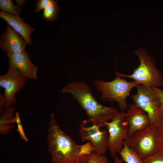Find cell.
I'll return each instance as SVG.
<instances>
[{
    "label": "cell",
    "mask_w": 163,
    "mask_h": 163,
    "mask_svg": "<svg viewBox=\"0 0 163 163\" xmlns=\"http://www.w3.org/2000/svg\"><path fill=\"white\" fill-rule=\"evenodd\" d=\"M135 53L139 57L140 65L130 75L115 71L117 75L132 78L139 84L152 88L163 86V76L155 66L154 60L145 50H137Z\"/></svg>",
    "instance_id": "277c9868"
},
{
    "label": "cell",
    "mask_w": 163,
    "mask_h": 163,
    "mask_svg": "<svg viewBox=\"0 0 163 163\" xmlns=\"http://www.w3.org/2000/svg\"><path fill=\"white\" fill-rule=\"evenodd\" d=\"M22 8V7L14 5L11 0H0V9L2 11L13 15H19Z\"/></svg>",
    "instance_id": "e0dca14e"
},
{
    "label": "cell",
    "mask_w": 163,
    "mask_h": 163,
    "mask_svg": "<svg viewBox=\"0 0 163 163\" xmlns=\"http://www.w3.org/2000/svg\"><path fill=\"white\" fill-rule=\"evenodd\" d=\"M15 123H16L17 124V131L19 133L21 137L26 142H28V140L24 131L18 112L16 113L15 116Z\"/></svg>",
    "instance_id": "ffe728a7"
},
{
    "label": "cell",
    "mask_w": 163,
    "mask_h": 163,
    "mask_svg": "<svg viewBox=\"0 0 163 163\" xmlns=\"http://www.w3.org/2000/svg\"><path fill=\"white\" fill-rule=\"evenodd\" d=\"M114 163H123V161L121 158H119L118 157L116 156L114 158Z\"/></svg>",
    "instance_id": "484cf974"
},
{
    "label": "cell",
    "mask_w": 163,
    "mask_h": 163,
    "mask_svg": "<svg viewBox=\"0 0 163 163\" xmlns=\"http://www.w3.org/2000/svg\"><path fill=\"white\" fill-rule=\"evenodd\" d=\"M27 79L19 70L10 67L5 74L0 76V87L5 89L3 95L6 101L5 108L11 106L16 103L15 94L21 91Z\"/></svg>",
    "instance_id": "9c48e42d"
},
{
    "label": "cell",
    "mask_w": 163,
    "mask_h": 163,
    "mask_svg": "<svg viewBox=\"0 0 163 163\" xmlns=\"http://www.w3.org/2000/svg\"><path fill=\"white\" fill-rule=\"evenodd\" d=\"M123 142L134 149L142 159L148 157L160 150L159 126L151 124Z\"/></svg>",
    "instance_id": "5b68a950"
},
{
    "label": "cell",
    "mask_w": 163,
    "mask_h": 163,
    "mask_svg": "<svg viewBox=\"0 0 163 163\" xmlns=\"http://www.w3.org/2000/svg\"><path fill=\"white\" fill-rule=\"evenodd\" d=\"M125 116V112L119 111L110 122L104 123L108 134V149L113 158L122 150L124 141L128 137Z\"/></svg>",
    "instance_id": "52a82bcc"
},
{
    "label": "cell",
    "mask_w": 163,
    "mask_h": 163,
    "mask_svg": "<svg viewBox=\"0 0 163 163\" xmlns=\"http://www.w3.org/2000/svg\"><path fill=\"white\" fill-rule=\"evenodd\" d=\"M155 92L158 98L160 103V112L162 117H163V91L157 87L152 88Z\"/></svg>",
    "instance_id": "7402d4cb"
},
{
    "label": "cell",
    "mask_w": 163,
    "mask_h": 163,
    "mask_svg": "<svg viewBox=\"0 0 163 163\" xmlns=\"http://www.w3.org/2000/svg\"><path fill=\"white\" fill-rule=\"evenodd\" d=\"M125 119L128 137L143 130L152 124L147 113L135 103L130 105L127 110Z\"/></svg>",
    "instance_id": "30bf717a"
},
{
    "label": "cell",
    "mask_w": 163,
    "mask_h": 163,
    "mask_svg": "<svg viewBox=\"0 0 163 163\" xmlns=\"http://www.w3.org/2000/svg\"><path fill=\"white\" fill-rule=\"evenodd\" d=\"M52 0H37L35 3L36 12L38 13L42 10H44L50 3Z\"/></svg>",
    "instance_id": "44dd1931"
},
{
    "label": "cell",
    "mask_w": 163,
    "mask_h": 163,
    "mask_svg": "<svg viewBox=\"0 0 163 163\" xmlns=\"http://www.w3.org/2000/svg\"><path fill=\"white\" fill-rule=\"evenodd\" d=\"M50 116L47 143L51 156V163H88L94 150L91 143L76 144L60 128L54 114L52 113Z\"/></svg>",
    "instance_id": "6da1fadb"
},
{
    "label": "cell",
    "mask_w": 163,
    "mask_h": 163,
    "mask_svg": "<svg viewBox=\"0 0 163 163\" xmlns=\"http://www.w3.org/2000/svg\"><path fill=\"white\" fill-rule=\"evenodd\" d=\"M136 94L131 96L134 103L142 109L149 117L151 124L159 126L162 116L159 100L152 88L138 84Z\"/></svg>",
    "instance_id": "8992f818"
},
{
    "label": "cell",
    "mask_w": 163,
    "mask_h": 163,
    "mask_svg": "<svg viewBox=\"0 0 163 163\" xmlns=\"http://www.w3.org/2000/svg\"><path fill=\"white\" fill-rule=\"evenodd\" d=\"M15 108L11 106L3 110L0 114V133L5 135L9 133L15 123V116L14 115Z\"/></svg>",
    "instance_id": "5bb4252c"
},
{
    "label": "cell",
    "mask_w": 163,
    "mask_h": 163,
    "mask_svg": "<svg viewBox=\"0 0 163 163\" xmlns=\"http://www.w3.org/2000/svg\"><path fill=\"white\" fill-rule=\"evenodd\" d=\"M62 93H70L84 110L88 117V122L104 123L111 120L119 112L113 107H108L99 103L94 97L89 86L81 82L68 83L61 90Z\"/></svg>",
    "instance_id": "7a4b0ae2"
},
{
    "label": "cell",
    "mask_w": 163,
    "mask_h": 163,
    "mask_svg": "<svg viewBox=\"0 0 163 163\" xmlns=\"http://www.w3.org/2000/svg\"><path fill=\"white\" fill-rule=\"evenodd\" d=\"M88 163H109L107 157L104 155H100L93 152Z\"/></svg>",
    "instance_id": "d6986e66"
},
{
    "label": "cell",
    "mask_w": 163,
    "mask_h": 163,
    "mask_svg": "<svg viewBox=\"0 0 163 163\" xmlns=\"http://www.w3.org/2000/svg\"><path fill=\"white\" fill-rule=\"evenodd\" d=\"M6 101L5 97L3 94H0V114L5 108Z\"/></svg>",
    "instance_id": "cb8c5ba5"
},
{
    "label": "cell",
    "mask_w": 163,
    "mask_h": 163,
    "mask_svg": "<svg viewBox=\"0 0 163 163\" xmlns=\"http://www.w3.org/2000/svg\"><path fill=\"white\" fill-rule=\"evenodd\" d=\"M15 1L17 3L18 5L23 7V6L26 4L28 1L27 0H16Z\"/></svg>",
    "instance_id": "d4e9b609"
},
{
    "label": "cell",
    "mask_w": 163,
    "mask_h": 163,
    "mask_svg": "<svg viewBox=\"0 0 163 163\" xmlns=\"http://www.w3.org/2000/svg\"><path fill=\"white\" fill-rule=\"evenodd\" d=\"M9 66L19 70L27 79H36L38 67L32 62L28 53L25 51L16 54L7 53Z\"/></svg>",
    "instance_id": "7c38bea8"
},
{
    "label": "cell",
    "mask_w": 163,
    "mask_h": 163,
    "mask_svg": "<svg viewBox=\"0 0 163 163\" xmlns=\"http://www.w3.org/2000/svg\"><path fill=\"white\" fill-rule=\"evenodd\" d=\"M94 83L97 91L101 93L103 100L117 102L120 111L123 112L127 109L126 99L130 95V91L139 84L135 81L128 82L123 77L118 75L110 82L99 79L94 81Z\"/></svg>",
    "instance_id": "3957f363"
},
{
    "label": "cell",
    "mask_w": 163,
    "mask_h": 163,
    "mask_svg": "<svg viewBox=\"0 0 163 163\" xmlns=\"http://www.w3.org/2000/svg\"><path fill=\"white\" fill-rule=\"evenodd\" d=\"M27 44L22 36L7 24L0 37V46L3 52L16 54L24 52Z\"/></svg>",
    "instance_id": "8fae6325"
},
{
    "label": "cell",
    "mask_w": 163,
    "mask_h": 163,
    "mask_svg": "<svg viewBox=\"0 0 163 163\" xmlns=\"http://www.w3.org/2000/svg\"><path fill=\"white\" fill-rule=\"evenodd\" d=\"M159 127L160 150L163 152V117H162Z\"/></svg>",
    "instance_id": "603a6c76"
},
{
    "label": "cell",
    "mask_w": 163,
    "mask_h": 163,
    "mask_svg": "<svg viewBox=\"0 0 163 163\" xmlns=\"http://www.w3.org/2000/svg\"><path fill=\"white\" fill-rule=\"evenodd\" d=\"M0 17L7 23L15 31L20 34L28 44H32L31 34L35 29L25 23L19 15H15L1 11Z\"/></svg>",
    "instance_id": "4fadbf2b"
},
{
    "label": "cell",
    "mask_w": 163,
    "mask_h": 163,
    "mask_svg": "<svg viewBox=\"0 0 163 163\" xmlns=\"http://www.w3.org/2000/svg\"><path fill=\"white\" fill-rule=\"evenodd\" d=\"M60 8L57 1L52 0L50 3L43 11L42 19L48 22H51L57 19Z\"/></svg>",
    "instance_id": "2e32d148"
},
{
    "label": "cell",
    "mask_w": 163,
    "mask_h": 163,
    "mask_svg": "<svg viewBox=\"0 0 163 163\" xmlns=\"http://www.w3.org/2000/svg\"><path fill=\"white\" fill-rule=\"evenodd\" d=\"M89 123L87 120H83L80 125L78 134L81 141H88L94 148V152L103 155L108 149V139L107 131L101 129L105 126L104 123H89Z\"/></svg>",
    "instance_id": "ba28073f"
},
{
    "label": "cell",
    "mask_w": 163,
    "mask_h": 163,
    "mask_svg": "<svg viewBox=\"0 0 163 163\" xmlns=\"http://www.w3.org/2000/svg\"><path fill=\"white\" fill-rule=\"evenodd\" d=\"M143 163H163V152L160 151L142 159Z\"/></svg>",
    "instance_id": "ac0fdd59"
},
{
    "label": "cell",
    "mask_w": 163,
    "mask_h": 163,
    "mask_svg": "<svg viewBox=\"0 0 163 163\" xmlns=\"http://www.w3.org/2000/svg\"><path fill=\"white\" fill-rule=\"evenodd\" d=\"M118 153L123 161L126 163H143L142 160L136 152L128 146L124 142L123 149Z\"/></svg>",
    "instance_id": "9a60e30c"
}]
</instances>
